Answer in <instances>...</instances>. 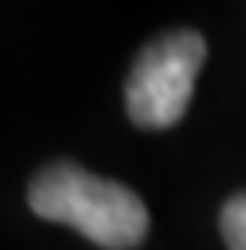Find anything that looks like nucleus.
<instances>
[{
	"instance_id": "7ed1b4c3",
	"label": "nucleus",
	"mask_w": 246,
	"mask_h": 250,
	"mask_svg": "<svg viewBox=\"0 0 246 250\" xmlns=\"http://www.w3.org/2000/svg\"><path fill=\"white\" fill-rule=\"evenodd\" d=\"M221 232L228 250H246V195L228 199V206L221 213Z\"/></svg>"
},
{
	"instance_id": "f03ea898",
	"label": "nucleus",
	"mask_w": 246,
	"mask_h": 250,
	"mask_svg": "<svg viewBox=\"0 0 246 250\" xmlns=\"http://www.w3.org/2000/svg\"><path fill=\"white\" fill-rule=\"evenodd\" d=\"M206 41L195 30H177L158 37L140 52L125 81V110L140 129H169L184 118L195 92Z\"/></svg>"
},
{
	"instance_id": "f257e3e1",
	"label": "nucleus",
	"mask_w": 246,
	"mask_h": 250,
	"mask_svg": "<svg viewBox=\"0 0 246 250\" xmlns=\"http://www.w3.org/2000/svg\"><path fill=\"white\" fill-rule=\"evenodd\" d=\"M30 210L70 225L103 250H132L147 235V206L118 180H103L70 162L48 166L30 184Z\"/></svg>"
}]
</instances>
